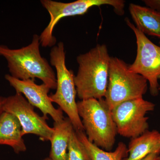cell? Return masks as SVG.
Here are the masks:
<instances>
[{
    "instance_id": "obj_5",
    "label": "cell",
    "mask_w": 160,
    "mask_h": 160,
    "mask_svg": "<svg viewBox=\"0 0 160 160\" xmlns=\"http://www.w3.org/2000/svg\"><path fill=\"white\" fill-rule=\"evenodd\" d=\"M129 65L118 58L111 57L105 101L112 110L121 103L143 98L148 89L147 80L130 71Z\"/></svg>"
},
{
    "instance_id": "obj_19",
    "label": "cell",
    "mask_w": 160,
    "mask_h": 160,
    "mask_svg": "<svg viewBox=\"0 0 160 160\" xmlns=\"http://www.w3.org/2000/svg\"><path fill=\"white\" fill-rule=\"evenodd\" d=\"M2 102H0V115L2 114L3 112V107H2Z\"/></svg>"
},
{
    "instance_id": "obj_13",
    "label": "cell",
    "mask_w": 160,
    "mask_h": 160,
    "mask_svg": "<svg viewBox=\"0 0 160 160\" xmlns=\"http://www.w3.org/2000/svg\"><path fill=\"white\" fill-rule=\"evenodd\" d=\"M49 157L52 160H67L69 140L74 130L72 123L69 118H64L61 122H54Z\"/></svg>"
},
{
    "instance_id": "obj_3",
    "label": "cell",
    "mask_w": 160,
    "mask_h": 160,
    "mask_svg": "<svg viewBox=\"0 0 160 160\" xmlns=\"http://www.w3.org/2000/svg\"><path fill=\"white\" fill-rule=\"evenodd\" d=\"M77 107L88 140L105 151L111 150L117 129L105 99L81 100L77 102Z\"/></svg>"
},
{
    "instance_id": "obj_14",
    "label": "cell",
    "mask_w": 160,
    "mask_h": 160,
    "mask_svg": "<svg viewBox=\"0 0 160 160\" xmlns=\"http://www.w3.org/2000/svg\"><path fill=\"white\" fill-rule=\"evenodd\" d=\"M160 133L157 130L147 131L132 139L128 148L129 155L122 160H142L152 152L160 154Z\"/></svg>"
},
{
    "instance_id": "obj_2",
    "label": "cell",
    "mask_w": 160,
    "mask_h": 160,
    "mask_svg": "<svg viewBox=\"0 0 160 160\" xmlns=\"http://www.w3.org/2000/svg\"><path fill=\"white\" fill-rule=\"evenodd\" d=\"M39 36L34 34L31 43L20 49L0 44V56L6 60L10 75L21 80L39 79L52 89L57 88L56 75L48 61L41 55Z\"/></svg>"
},
{
    "instance_id": "obj_1",
    "label": "cell",
    "mask_w": 160,
    "mask_h": 160,
    "mask_svg": "<svg viewBox=\"0 0 160 160\" xmlns=\"http://www.w3.org/2000/svg\"><path fill=\"white\" fill-rule=\"evenodd\" d=\"M110 58L107 46L104 44H98L88 52L78 56V69L74 76V82L80 99L105 98Z\"/></svg>"
},
{
    "instance_id": "obj_23",
    "label": "cell",
    "mask_w": 160,
    "mask_h": 160,
    "mask_svg": "<svg viewBox=\"0 0 160 160\" xmlns=\"http://www.w3.org/2000/svg\"><path fill=\"white\" fill-rule=\"evenodd\" d=\"M159 91L160 90V86L159 87Z\"/></svg>"
},
{
    "instance_id": "obj_22",
    "label": "cell",
    "mask_w": 160,
    "mask_h": 160,
    "mask_svg": "<svg viewBox=\"0 0 160 160\" xmlns=\"http://www.w3.org/2000/svg\"><path fill=\"white\" fill-rule=\"evenodd\" d=\"M159 142H160V138Z\"/></svg>"
},
{
    "instance_id": "obj_9",
    "label": "cell",
    "mask_w": 160,
    "mask_h": 160,
    "mask_svg": "<svg viewBox=\"0 0 160 160\" xmlns=\"http://www.w3.org/2000/svg\"><path fill=\"white\" fill-rule=\"evenodd\" d=\"M3 111L14 115L22 126V135H36L42 141H50L53 133V127L47 124L48 118L41 116L34 111V107L22 94L16 93L4 98Z\"/></svg>"
},
{
    "instance_id": "obj_4",
    "label": "cell",
    "mask_w": 160,
    "mask_h": 160,
    "mask_svg": "<svg viewBox=\"0 0 160 160\" xmlns=\"http://www.w3.org/2000/svg\"><path fill=\"white\" fill-rule=\"evenodd\" d=\"M50 61L57 72L56 91L49 96L52 102L59 106L68 116L75 131H84L82 120L78 112L76 101V88L73 71L67 69L66 65V52L64 43L60 42L50 51Z\"/></svg>"
},
{
    "instance_id": "obj_11",
    "label": "cell",
    "mask_w": 160,
    "mask_h": 160,
    "mask_svg": "<svg viewBox=\"0 0 160 160\" xmlns=\"http://www.w3.org/2000/svg\"><path fill=\"white\" fill-rule=\"evenodd\" d=\"M22 137V126L17 118L3 112L0 115V145L10 146L16 153L25 152L27 148Z\"/></svg>"
},
{
    "instance_id": "obj_17",
    "label": "cell",
    "mask_w": 160,
    "mask_h": 160,
    "mask_svg": "<svg viewBox=\"0 0 160 160\" xmlns=\"http://www.w3.org/2000/svg\"><path fill=\"white\" fill-rule=\"evenodd\" d=\"M143 2L149 8L160 12V0H145Z\"/></svg>"
},
{
    "instance_id": "obj_10",
    "label": "cell",
    "mask_w": 160,
    "mask_h": 160,
    "mask_svg": "<svg viewBox=\"0 0 160 160\" xmlns=\"http://www.w3.org/2000/svg\"><path fill=\"white\" fill-rule=\"evenodd\" d=\"M5 78L16 93L24 96L32 106L41 110L43 116L48 118L49 115L56 122L64 119L62 110L60 108L56 109L52 105L48 95L50 89L46 84L38 85L33 79H18L9 74H6Z\"/></svg>"
},
{
    "instance_id": "obj_21",
    "label": "cell",
    "mask_w": 160,
    "mask_h": 160,
    "mask_svg": "<svg viewBox=\"0 0 160 160\" xmlns=\"http://www.w3.org/2000/svg\"><path fill=\"white\" fill-rule=\"evenodd\" d=\"M43 160H52L50 158H49V157H48V158H45L44 159H43Z\"/></svg>"
},
{
    "instance_id": "obj_7",
    "label": "cell",
    "mask_w": 160,
    "mask_h": 160,
    "mask_svg": "<svg viewBox=\"0 0 160 160\" xmlns=\"http://www.w3.org/2000/svg\"><path fill=\"white\" fill-rule=\"evenodd\" d=\"M126 20L127 25L134 32L137 45L136 58L129 65V70L145 78L149 82L152 95L157 96L160 87V46L152 43L129 19Z\"/></svg>"
},
{
    "instance_id": "obj_15",
    "label": "cell",
    "mask_w": 160,
    "mask_h": 160,
    "mask_svg": "<svg viewBox=\"0 0 160 160\" xmlns=\"http://www.w3.org/2000/svg\"><path fill=\"white\" fill-rule=\"evenodd\" d=\"M78 137L86 147L91 160H122L128 156L126 144L120 142L113 152L106 151L89 142L84 132L75 131Z\"/></svg>"
},
{
    "instance_id": "obj_6",
    "label": "cell",
    "mask_w": 160,
    "mask_h": 160,
    "mask_svg": "<svg viewBox=\"0 0 160 160\" xmlns=\"http://www.w3.org/2000/svg\"><path fill=\"white\" fill-rule=\"evenodd\" d=\"M41 4L50 15V22L39 36L40 43L44 47H52L56 43L53 36L55 26L61 19L85 14L93 6L109 5L119 15L124 14L125 1L123 0H78L69 3L42 0Z\"/></svg>"
},
{
    "instance_id": "obj_12",
    "label": "cell",
    "mask_w": 160,
    "mask_h": 160,
    "mask_svg": "<svg viewBox=\"0 0 160 160\" xmlns=\"http://www.w3.org/2000/svg\"><path fill=\"white\" fill-rule=\"evenodd\" d=\"M129 11L136 27L145 35L160 38V12L149 7L131 3Z\"/></svg>"
},
{
    "instance_id": "obj_24",
    "label": "cell",
    "mask_w": 160,
    "mask_h": 160,
    "mask_svg": "<svg viewBox=\"0 0 160 160\" xmlns=\"http://www.w3.org/2000/svg\"><path fill=\"white\" fill-rule=\"evenodd\" d=\"M159 44H160V42H159Z\"/></svg>"
},
{
    "instance_id": "obj_16",
    "label": "cell",
    "mask_w": 160,
    "mask_h": 160,
    "mask_svg": "<svg viewBox=\"0 0 160 160\" xmlns=\"http://www.w3.org/2000/svg\"><path fill=\"white\" fill-rule=\"evenodd\" d=\"M67 160H91L86 147L78 137L75 129L69 140Z\"/></svg>"
},
{
    "instance_id": "obj_18",
    "label": "cell",
    "mask_w": 160,
    "mask_h": 160,
    "mask_svg": "<svg viewBox=\"0 0 160 160\" xmlns=\"http://www.w3.org/2000/svg\"><path fill=\"white\" fill-rule=\"evenodd\" d=\"M142 160H160V155L157 152H152Z\"/></svg>"
},
{
    "instance_id": "obj_8",
    "label": "cell",
    "mask_w": 160,
    "mask_h": 160,
    "mask_svg": "<svg viewBox=\"0 0 160 160\" xmlns=\"http://www.w3.org/2000/svg\"><path fill=\"white\" fill-rule=\"evenodd\" d=\"M154 104L143 98L121 103L112 110L118 133L131 139L142 135L149 128L146 114L154 109Z\"/></svg>"
},
{
    "instance_id": "obj_20",
    "label": "cell",
    "mask_w": 160,
    "mask_h": 160,
    "mask_svg": "<svg viewBox=\"0 0 160 160\" xmlns=\"http://www.w3.org/2000/svg\"><path fill=\"white\" fill-rule=\"evenodd\" d=\"M3 99H4V97L0 96V102H2Z\"/></svg>"
}]
</instances>
